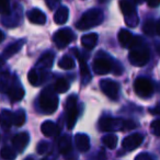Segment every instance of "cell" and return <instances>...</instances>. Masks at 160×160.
I'll list each match as a JSON object with an SVG mask.
<instances>
[{"label": "cell", "instance_id": "83f0119b", "mask_svg": "<svg viewBox=\"0 0 160 160\" xmlns=\"http://www.w3.org/2000/svg\"><path fill=\"white\" fill-rule=\"evenodd\" d=\"M102 142L109 149H114L116 147V145H118V136L113 135V134L104 135L102 137Z\"/></svg>", "mask_w": 160, "mask_h": 160}, {"label": "cell", "instance_id": "7402d4cb", "mask_svg": "<svg viewBox=\"0 0 160 160\" xmlns=\"http://www.w3.org/2000/svg\"><path fill=\"white\" fill-rule=\"evenodd\" d=\"M58 149H59L60 153L62 155H68L72 151V145H71V138L70 136L65 135L62 136L59 139V142H58Z\"/></svg>", "mask_w": 160, "mask_h": 160}, {"label": "cell", "instance_id": "9c48e42d", "mask_svg": "<svg viewBox=\"0 0 160 160\" xmlns=\"http://www.w3.org/2000/svg\"><path fill=\"white\" fill-rule=\"evenodd\" d=\"M100 88L103 93L109 97L112 100H116L118 98V92H120V85L111 79H104L100 81Z\"/></svg>", "mask_w": 160, "mask_h": 160}, {"label": "cell", "instance_id": "ab89813d", "mask_svg": "<svg viewBox=\"0 0 160 160\" xmlns=\"http://www.w3.org/2000/svg\"><path fill=\"white\" fill-rule=\"evenodd\" d=\"M93 160H105V153L103 150H101L96 157L93 158Z\"/></svg>", "mask_w": 160, "mask_h": 160}, {"label": "cell", "instance_id": "603a6c76", "mask_svg": "<svg viewBox=\"0 0 160 160\" xmlns=\"http://www.w3.org/2000/svg\"><path fill=\"white\" fill-rule=\"evenodd\" d=\"M24 43H25L24 40H20V41H17V42L12 43L11 45H9V46L3 51V54H2L3 58H9V57H11V56H13L14 54H17L22 48Z\"/></svg>", "mask_w": 160, "mask_h": 160}, {"label": "cell", "instance_id": "484cf974", "mask_svg": "<svg viewBox=\"0 0 160 160\" xmlns=\"http://www.w3.org/2000/svg\"><path fill=\"white\" fill-rule=\"evenodd\" d=\"M28 79L32 86L38 87L42 83V73L38 71V69H31L28 73Z\"/></svg>", "mask_w": 160, "mask_h": 160}, {"label": "cell", "instance_id": "7bdbcfd3", "mask_svg": "<svg viewBox=\"0 0 160 160\" xmlns=\"http://www.w3.org/2000/svg\"><path fill=\"white\" fill-rule=\"evenodd\" d=\"M3 38H5V34H3L2 32L0 31V43L2 42V41H3Z\"/></svg>", "mask_w": 160, "mask_h": 160}, {"label": "cell", "instance_id": "5bb4252c", "mask_svg": "<svg viewBox=\"0 0 160 160\" xmlns=\"http://www.w3.org/2000/svg\"><path fill=\"white\" fill-rule=\"evenodd\" d=\"M54 59H55V54L53 52H46L41 56L38 62H36V68L42 71L51 69L54 64Z\"/></svg>", "mask_w": 160, "mask_h": 160}, {"label": "cell", "instance_id": "cb8c5ba5", "mask_svg": "<svg viewBox=\"0 0 160 160\" xmlns=\"http://www.w3.org/2000/svg\"><path fill=\"white\" fill-rule=\"evenodd\" d=\"M118 42H120V44L122 45L123 47H127V48H129L132 45V43H133V40H134V36L132 35V33L129 31H127V30H121L120 32H118Z\"/></svg>", "mask_w": 160, "mask_h": 160}, {"label": "cell", "instance_id": "d4e9b609", "mask_svg": "<svg viewBox=\"0 0 160 160\" xmlns=\"http://www.w3.org/2000/svg\"><path fill=\"white\" fill-rule=\"evenodd\" d=\"M98 43V34L96 33H89L86 34L81 38V44L85 48L92 49Z\"/></svg>", "mask_w": 160, "mask_h": 160}, {"label": "cell", "instance_id": "ffe728a7", "mask_svg": "<svg viewBox=\"0 0 160 160\" xmlns=\"http://www.w3.org/2000/svg\"><path fill=\"white\" fill-rule=\"evenodd\" d=\"M13 124V113L9 110H2L0 113V125L3 129L8 131Z\"/></svg>", "mask_w": 160, "mask_h": 160}, {"label": "cell", "instance_id": "f546056e", "mask_svg": "<svg viewBox=\"0 0 160 160\" xmlns=\"http://www.w3.org/2000/svg\"><path fill=\"white\" fill-rule=\"evenodd\" d=\"M142 31L146 35L152 36L156 33V22L152 19H149V20L145 21L144 25H142Z\"/></svg>", "mask_w": 160, "mask_h": 160}, {"label": "cell", "instance_id": "74e56055", "mask_svg": "<svg viewBox=\"0 0 160 160\" xmlns=\"http://www.w3.org/2000/svg\"><path fill=\"white\" fill-rule=\"evenodd\" d=\"M147 5L150 8H156L158 6H160V0H146Z\"/></svg>", "mask_w": 160, "mask_h": 160}, {"label": "cell", "instance_id": "1f68e13d", "mask_svg": "<svg viewBox=\"0 0 160 160\" xmlns=\"http://www.w3.org/2000/svg\"><path fill=\"white\" fill-rule=\"evenodd\" d=\"M25 120H27V116H25V112L23 110H19L13 114V125L16 126H22L25 123Z\"/></svg>", "mask_w": 160, "mask_h": 160}, {"label": "cell", "instance_id": "d6a6232c", "mask_svg": "<svg viewBox=\"0 0 160 160\" xmlns=\"http://www.w3.org/2000/svg\"><path fill=\"white\" fill-rule=\"evenodd\" d=\"M10 13H11V8H10L9 1L8 0H0V14L9 16Z\"/></svg>", "mask_w": 160, "mask_h": 160}, {"label": "cell", "instance_id": "8d00e7d4", "mask_svg": "<svg viewBox=\"0 0 160 160\" xmlns=\"http://www.w3.org/2000/svg\"><path fill=\"white\" fill-rule=\"evenodd\" d=\"M136 127V123L133 121H124V125H123V129L128 131V129H133Z\"/></svg>", "mask_w": 160, "mask_h": 160}, {"label": "cell", "instance_id": "836d02e7", "mask_svg": "<svg viewBox=\"0 0 160 160\" xmlns=\"http://www.w3.org/2000/svg\"><path fill=\"white\" fill-rule=\"evenodd\" d=\"M49 150V144L47 142H41L38 145V152L40 155H44V153L48 152Z\"/></svg>", "mask_w": 160, "mask_h": 160}, {"label": "cell", "instance_id": "4fadbf2b", "mask_svg": "<svg viewBox=\"0 0 160 160\" xmlns=\"http://www.w3.org/2000/svg\"><path fill=\"white\" fill-rule=\"evenodd\" d=\"M8 96H9L10 100L12 102H17V101H20L23 99L24 97L25 92H24V89H23L22 86L19 83V81H17V79L13 81L11 86H10L9 90H8Z\"/></svg>", "mask_w": 160, "mask_h": 160}, {"label": "cell", "instance_id": "9a60e30c", "mask_svg": "<svg viewBox=\"0 0 160 160\" xmlns=\"http://www.w3.org/2000/svg\"><path fill=\"white\" fill-rule=\"evenodd\" d=\"M29 142L30 136L28 133H19L12 138V145L19 152H22L27 148V146L29 145Z\"/></svg>", "mask_w": 160, "mask_h": 160}, {"label": "cell", "instance_id": "277c9868", "mask_svg": "<svg viewBox=\"0 0 160 160\" xmlns=\"http://www.w3.org/2000/svg\"><path fill=\"white\" fill-rule=\"evenodd\" d=\"M120 8L125 18L126 25H128L129 28H135L139 20H138L135 6L133 5V2L129 0H120Z\"/></svg>", "mask_w": 160, "mask_h": 160}, {"label": "cell", "instance_id": "60d3db41", "mask_svg": "<svg viewBox=\"0 0 160 160\" xmlns=\"http://www.w3.org/2000/svg\"><path fill=\"white\" fill-rule=\"evenodd\" d=\"M156 33H157L158 35H160V20L156 23Z\"/></svg>", "mask_w": 160, "mask_h": 160}, {"label": "cell", "instance_id": "30bf717a", "mask_svg": "<svg viewBox=\"0 0 160 160\" xmlns=\"http://www.w3.org/2000/svg\"><path fill=\"white\" fill-rule=\"evenodd\" d=\"M93 71L97 75H105L113 69V65L108 57H97L92 64Z\"/></svg>", "mask_w": 160, "mask_h": 160}, {"label": "cell", "instance_id": "3957f363", "mask_svg": "<svg viewBox=\"0 0 160 160\" xmlns=\"http://www.w3.org/2000/svg\"><path fill=\"white\" fill-rule=\"evenodd\" d=\"M55 90L52 87H47L42 91L38 99V103L42 111L46 114H52L56 111L58 107V98L55 93Z\"/></svg>", "mask_w": 160, "mask_h": 160}, {"label": "cell", "instance_id": "52a82bcc", "mask_svg": "<svg viewBox=\"0 0 160 160\" xmlns=\"http://www.w3.org/2000/svg\"><path fill=\"white\" fill-rule=\"evenodd\" d=\"M75 38V33L68 28H64L60 29L54 34V43L58 48H64L66 47L71 41Z\"/></svg>", "mask_w": 160, "mask_h": 160}, {"label": "cell", "instance_id": "ac0fdd59", "mask_svg": "<svg viewBox=\"0 0 160 160\" xmlns=\"http://www.w3.org/2000/svg\"><path fill=\"white\" fill-rule=\"evenodd\" d=\"M41 132H42L45 136H47V137H53V136H56L59 134L60 129L54 122H52V121H46V122L43 123L42 126H41Z\"/></svg>", "mask_w": 160, "mask_h": 160}, {"label": "cell", "instance_id": "7c38bea8", "mask_svg": "<svg viewBox=\"0 0 160 160\" xmlns=\"http://www.w3.org/2000/svg\"><path fill=\"white\" fill-rule=\"evenodd\" d=\"M73 53L76 54V57L78 58L79 60V64H80V73H81V81H82V85L86 86L88 82H89L90 80H91V73H90V70H89V67H88L87 62H86L85 58L81 56V54L75 49Z\"/></svg>", "mask_w": 160, "mask_h": 160}, {"label": "cell", "instance_id": "2e32d148", "mask_svg": "<svg viewBox=\"0 0 160 160\" xmlns=\"http://www.w3.org/2000/svg\"><path fill=\"white\" fill-rule=\"evenodd\" d=\"M28 19L30 20V22L38 25H43L46 22V16L44 14V12H42L38 8L31 9L28 12Z\"/></svg>", "mask_w": 160, "mask_h": 160}, {"label": "cell", "instance_id": "e575fe53", "mask_svg": "<svg viewBox=\"0 0 160 160\" xmlns=\"http://www.w3.org/2000/svg\"><path fill=\"white\" fill-rule=\"evenodd\" d=\"M150 129L156 136H160V120H155L151 122Z\"/></svg>", "mask_w": 160, "mask_h": 160}, {"label": "cell", "instance_id": "44dd1931", "mask_svg": "<svg viewBox=\"0 0 160 160\" xmlns=\"http://www.w3.org/2000/svg\"><path fill=\"white\" fill-rule=\"evenodd\" d=\"M68 17H69V10L67 7L65 6H62V7L57 8L56 10L55 14H54V21L55 23L57 24L62 25V24H65L68 20Z\"/></svg>", "mask_w": 160, "mask_h": 160}, {"label": "cell", "instance_id": "4dcf8cb0", "mask_svg": "<svg viewBox=\"0 0 160 160\" xmlns=\"http://www.w3.org/2000/svg\"><path fill=\"white\" fill-rule=\"evenodd\" d=\"M0 156L3 160H14L17 157V152L10 147H3L0 150Z\"/></svg>", "mask_w": 160, "mask_h": 160}, {"label": "cell", "instance_id": "d6986e66", "mask_svg": "<svg viewBox=\"0 0 160 160\" xmlns=\"http://www.w3.org/2000/svg\"><path fill=\"white\" fill-rule=\"evenodd\" d=\"M16 80L14 76H11L9 72H2L0 75V92L7 93L9 90L10 86L13 83V81Z\"/></svg>", "mask_w": 160, "mask_h": 160}, {"label": "cell", "instance_id": "b9f144b4", "mask_svg": "<svg viewBox=\"0 0 160 160\" xmlns=\"http://www.w3.org/2000/svg\"><path fill=\"white\" fill-rule=\"evenodd\" d=\"M144 1H145V0H133V2L136 3V5H142Z\"/></svg>", "mask_w": 160, "mask_h": 160}, {"label": "cell", "instance_id": "4316f807", "mask_svg": "<svg viewBox=\"0 0 160 160\" xmlns=\"http://www.w3.org/2000/svg\"><path fill=\"white\" fill-rule=\"evenodd\" d=\"M69 81L65 78H59V79L56 80L55 85H54V90H55L57 93H65L69 90Z\"/></svg>", "mask_w": 160, "mask_h": 160}, {"label": "cell", "instance_id": "ba28073f", "mask_svg": "<svg viewBox=\"0 0 160 160\" xmlns=\"http://www.w3.org/2000/svg\"><path fill=\"white\" fill-rule=\"evenodd\" d=\"M124 121L121 118H102L99 121V128L102 132H116L123 129Z\"/></svg>", "mask_w": 160, "mask_h": 160}, {"label": "cell", "instance_id": "7a4b0ae2", "mask_svg": "<svg viewBox=\"0 0 160 160\" xmlns=\"http://www.w3.org/2000/svg\"><path fill=\"white\" fill-rule=\"evenodd\" d=\"M103 21V12L98 8H93L88 11H86L80 18V20L76 23V27L78 30H89L97 25L101 24Z\"/></svg>", "mask_w": 160, "mask_h": 160}, {"label": "cell", "instance_id": "5b68a950", "mask_svg": "<svg viewBox=\"0 0 160 160\" xmlns=\"http://www.w3.org/2000/svg\"><path fill=\"white\" fill-rule=\"evenodd\" d=\"M65 109H66V123H67V128L72 129L75 126L76 122H77V116H78V109H77V97L75 94L68 97L65 104Z\"/></svg>", "mask_w": 160, "mask_h": 160}, {"label": "cell", "instance_id": "ee69618b", "mask_svg": "<svg viewBox=\"0 0 160 160\" xmlns=\"http://www.w3.org/2000/svg\"><path fill=\"white\" fill-rule=\"evenodd\" d=\"M24 160H35V159H34V158H33V157H32V156H30V157L25 158V159H24Z\"/></svg>", "mask_w": 160, "mask_h": 160}, {"label": "cell", "instance_id": "e0dca14e", "mask_svg": "<svg viewBox=\"0 0 160 160\" xmlns=\"http://www.w3.org/2000/svg\"><path fill=\"white\" fill-rule=\"evenodd\" d=\"M75 144L80 152H87L90 149V139L86 134H77L75 136Z\"/></svg>", "mask_w": 160, "mask_h": 160}, {"label": "cell", "instance_id": "f1b7e54d", "mask_svg": "<svg viewBox=\"0 0 160 160\" xmlns=\"http://www.w3.org/2000/svg\"><path fill=\"white\" fill-rule=\"evenodd\" d=\"M58 66L65 70H70L75 67V60L70 56H64L62 59L58 62Z\"/></svg>", "mask_w": 160, "mask_h": 160}, {"label": "cell", "instance_id": "d590c367", "mask_svg": "<svg viewBox=\"0 0 160 160\" xmlns=\"http://www.w3.org/2000/svg\"><path fill=\"white\" fill-rule=\"evenodd\" d=\"M45 1H46V5L49 10L56 9L58 7V5L60 3V0H45Z\"/></svg>", "mask_w": 160, "mask_h": 160}, {"label": "cell", "instance_id": "8992f818", "mask_svg": "<svg viewBox=\"0 0 160 160\" xmlns=\"http://www.w3.org/2000/svg\"><path fill=\"white\" fill-rule=\"evenodd\" d=\"M134 89L137 96L142 98H149L153 93V85L147 78H137L134 82Z\"/></svg>", "mask_w": 160, "mask_h": 160}, {"label": "cell", "instance_id": "8fae6325", "mask_svg": "<svg viewBox=\"0 0 160 160\" xmlns=\"http://www.w3.org/2000/svg\"><path fill=\"white\" fill-rule=\"evenodd\" d=\"M144 140V136L140 134H133V135H128L123 139L122 146L124 148V150L131 151L134 149L138 148L140 146V144Z\"/></svg>", "mask_w": 160, "mask_h": 160}, {"label": "cell", "instance_id": "6da1fadb", "mask_svg": "<svg viewBox=\"0 0 160 160\" xmlns=\"http://www.w3.org/2000/svg\"><path fill=\"white\" fill-rule=\"evenodd\" d=\"M131 51L128 54V59L134 66H144L149 60V51L144 45V42L138 36H134L133 43L131 45Z\"/></svg>", "mask_w": 160, "mask_h": 160}, {"label": "cell", "instance_id": "f35d334b", "mask_svg": "<svg viewBox=\"0 0 160 160\" xmlns=\"http://www.w3.org/2000/svg\"><path fill=\"white\" fill-rule=\"evenodd\" d=\"M135 160H152L148 153H140L135 158Z\"/></svg>", "mask_w": 160, "mask_h": 160}]
</instances>
